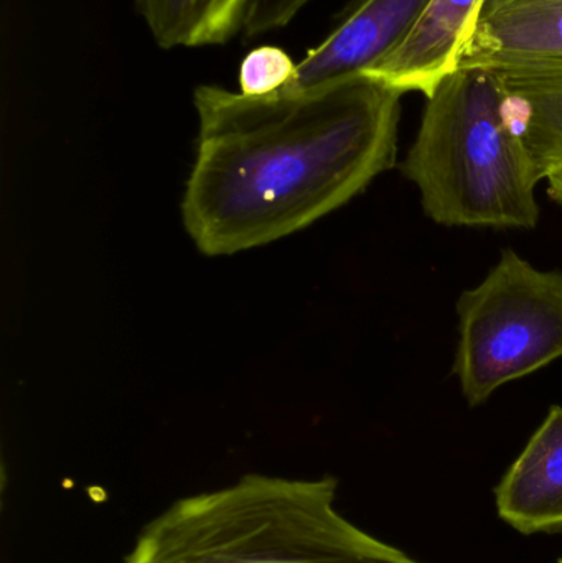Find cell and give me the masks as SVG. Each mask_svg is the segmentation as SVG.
Here are the masks:
<instances>
[{
    "mask_svg": "<svg viewBox=\"0 0 562 563\" xmlns=\"http://www.w3.org/2000/svg\"><path fill=\"white\" fill-rule=\"evenodd\" d=\"M403 92L368 75L304 91H194L197 155L181 218L207 256L306 230L395 167Z\"/></svg>",
    "mask_w": 562,
    "mask_h": 563,
    "instance_id": "6da1fadb",
    "label": "cell"
},
{
    "mask_svg": "<svg viewBox=\"0 0 562 563\" xmlns=\"http://www.w3.org/2000/svg\"><path fill=\"white\" fill-rule=\"evenodd\" d=\"M332 476L244 475L178 499L122 563H421L337 509Z\"/></svg>",
    "mask_w": 562,
    "mask_h": 563,
    "instance_id": "7a4b0ae2",
    "label": "cell"
},
{
    "mask_svg": "<svg viewBox=\"0 0 562 563\" xmlns=\"http://www.w3.org/2000/svg\"><path fill=\"white\" fill-rule=\"evenodd\" d=\"M401 172L442 227L535 230L540 221V181L505 124L494 68H459L426 98Z\"/></svg>",
    "mask_w": 562,
    "mask_h": 563,
    "instance_id": "3957f363",
    "label": "cell"
},
{
    "mask_svg": "<svg viewBox=\"0 0 562 563\" xmlns=\"http://www.w3.org/2000/svg\"><path fill=\"white\" fill-rule=\"evenodd\" d=\"M454 374L469 406L562 357V273L540 271L514 250L458 300Z\"/></svg>",
    "mask_w": 562,
    "mask_h": 563,
    "instance_id": "277c9868",
    "label": "cell"
},
{
    "mask_svg": "<svg viewBox=\"0 0 562 563\" xmlns=\"http://www.w3.org/2000/svg\"><path fill=\"white\" fill-rule=\"evenodd\" d=\"M429 0H355L335 29L297 63L280 91H304L362 75L408 35Z\"/></svg>",
    "mask_w": 562,
    "mask_h": 563,
    "instance_id": "5b68a950",
    "label": "cell"
},
{
    "mask_svg": "<svg viewBox=\"0 0 562 563\" xmlns=\"http://www.w3.org/2000/svg\"><path fill=\"white\" fill-rule=\"evenodd\" d=\"M547 58H562V0H481L459 68Z\"/></svg>",
    "mask_w": 562,
    "mask_h": 563,
    "instance_id": "8992f818",
    "label": "cell"
},
{
    "mask_svg": "<svg viewBox=\"0 0 562 563\" xmlns=\"http://www.w3.org/2000/svg\"><path fill=\"white\" fill-rule=\"evenodd\" d=\"M494 69L505 124L524 145L538 181L562 177V58Z\"/></svg>",
    "mask_w": 562,
    "mask_h": 563,
    "instance_id": "52a82bcc",
    "label": "cell"
},
{
    "mask_svg": "<svg viewBox=\"0 0 562 563\" xmlns=\"http://www.w3.org/2000/svg\"><path fill=\"white\" fill-rule=\"evenodd\" d=\"M481 0H429L408 35L363 75L396 91H418L426 98L458 71L461 49Z\"/></svg>",
    "mask_w": 562,
    "mask_h": 563,
    "instance_id": "ba28073f",
    "label": "cell"
},
{
    "mask_svg": "<svg viewBox=\"0 0 562 563\" xmlns=\"http://www.w3.org/2000/svg\"><path fill=\"white\" fill-rule=\"evenodd\" d=\"M498 516L531 536L562 531V407L548 410L495 489Z\"/></svg>",
    "mask_w": 562,
    "mask_h": 563,
    "instance_id": "9c48e42d",
    "label": "cell"
},
{
    "mask_svg": "<svg viewBox=\"0 0 562 563\" xmlns=\"http://www.w3.org/2000/svg\"><path fill=\"white\" fill-rule=\"evenodd\" d=\"M161 48H203L243 32L253 0H134Z\"/></svg>",
    "mask_w": 562,
    "mask_h": 563,
    "instance_id": "30bf717a",
    "label": "cell"
},
{
    "mask_svg": "<svg viewBox=\"0 0 562 563\" xmlns=\"http://www.w3.org/2000/svg\"><path fill=\"white\" fill-rule=\"evenodd\" d=\"M297 63L286 49L263 45L251 49L240 66V92L246 96H267L280 91L293 81Z\"/></svg>",
    "mask_w": 562,
    "mask_h": 563,
    "instance_id": "8fae6325",
    "label": "cell"
},
{
    "mask_svg": "<svg viewBox=\"0 0 562 563\" xmlns=\"http://www.w3.org/2000/svg\"><path fill=\"white\" fill-rule=\"evenodd\" d=\"M312 0H253L243 33L246 38L266 35L289 25Z\"/></svg>",
    "mask_w": 562,
    "mask_h": 563,
    "instance_id": "7c38bea8",
    "label": "cell"
},
{
    "mask_svg": "<svg viewBox=\"0 0 562 563\" xmlns=\"http://www.w3.org/2000/svg\"><path fill=\"white\" fill-rule=\"evenodd\" d=\"M548 197L562 208V177L548 178Z\"/></svg>",
    "mask_w": 562,
    "mask_h": 563,
    "instance_id": "4fadbf2b",
    "label": "cell"
},
{
    "mask_svg": "<svg viewBox=\"0 0 562 563\" xmlns=\"http://www.w3.org/2000/svg\"><path fill=\"white\" fill-rule=\"evenodd\" d=\"M557 563H562V558L560 559V561H558Z\"/></svg>",
    "mask_w": 562,
    "mask_h": 563,
    "instance_id": "5bb4252c",
    "label": "cell"
}]
</instances>
